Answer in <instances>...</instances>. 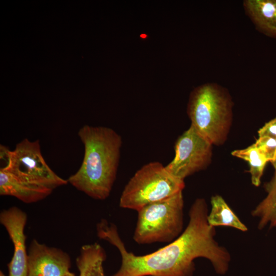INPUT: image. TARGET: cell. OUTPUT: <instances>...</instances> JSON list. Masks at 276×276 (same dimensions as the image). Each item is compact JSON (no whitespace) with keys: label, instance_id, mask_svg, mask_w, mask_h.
<instances>
[{"label":"cell","instance_id":"1","mask_svg":"<svg viewBox=\"0 0 276 276\" xmlns=\"http://www.w3.org/2000/svg\"><path fill=\"white\" fill-rule=\"evenodd\" d=\"M208 214L205 199H196L189 210L188 225L180 235L164 247L143 256L129 252L117 226L101 220L97 225L98 237L116 246L121 256V267L111 276H192L194 261L198 258L209 260L217 273L225 274L231 255L215 239V227L208 223Z\"/></svg>","mask_w":276,"mask_h":276},{"label":"cell","instance_id":"2","mask_svg":"<svg viewBox=\"0 0 276 276\" xmlns=\"http://www.w3.org/2000/svg\"><path fill=\"white\" fill-rule=\"evenodd\" d=\"M84 153L81 166L67 179L78 190L97 200L110 195L116 179L122 139L113 129L85 125L79 130Z\"/></svg>","mask_w":276,"mask_h":276},{"label":"cell","instance_id":"3","mask_svg":"<svg viewBox=\"0 0 276 276\" xmlns=\"http://www.w3.org/2000/svg\"><path fill=\"white\" fill-rule=\"evenodd\" d=\"M233 102L227 91L216 83L201 85L191 92L187 113L195 129L212 145L223 143L233 117Z\"/></svg>","mask_w":276,"mask_h":276},{"label":"cell","instance_id":"4","mask_svg":"<svg viewBox=\"0 0 276 276\" xmlns=\"http://www.w3.org/2000/svg\"><path fill=\"white\" fill-rule=\"evenodd\" d=\"M182 191L148 204L137 211L133 239L140 244L171 243L183 232Z\"/></svg>","mask_w":276,"mask_h":276},{"label":"cell","instance_id":"5","mask_svg":"<svg viewBox=\"0 0 276 276\" xmlns=\"http://www.w3.org/2000/svg\"><path fill=\"white\" fill-rule=\"evenodd\" d=\"M183 180L169 173L159 162L149 163L138 170L126 185L120 206L137 212L145 205L182 191Z\"/></svg>","mask_w":276,"mask_h":276},{"label":"cell","instance_id":"6","mask_svg":"<svg viewBox=\"0 0 276 276\" xmlns=\"http://www.w3.org/2000/svg\"><path fill=\"white\" fill-rule=\"evenodd\" d=\"M0 170L53 190L68 183L47 164L39 140L31 141L26 138L18 143L13 150H10L7 164Z\"/></svg>","mask_w":276,"mask_h":276},{"label":"cell","instance_id":"7","mask_svg":"<svg viewBox=\"0 0 276 276\" xmlns=\"http://www.w3.org/2000/svg\"><path fill=\"white\" fill-rule=\"evenodd\" d=\"M212 144L191 125L177 139L175 156L165 166L167 171L181 180L204 169L211 162Z\"/></svg>","mask_w":276,"mask_h":276},{"label":"cell","instance_id":"8","mask_svg":"<svg viewBox=\"0 0 276 276\" xmlns=\"http://www.w3.org/2000/svg\"><path fill=\"white\" fill-rule=\"evenodd\" d=\"M27 221L26 213L16 206L3 210L0 222L9 234L14 246V252L8 265L9 276H27L28 253L24 233Z\"/></svg>","mask_w":276,"mask_h":276},{"label":"cell","instance_id":"9","mask_svg":"<svg viewBox=\"0 0 276 276\" xmlns=\"http://www.w3.org/2000/svg\"><path fill=\"white\" fill-rule=\"evenodd\" d=\"M71 265L70 257L60 248L33 240L28 252L27 276H62Z\"/></svg>","mask_w":276,"mask_h":276},{"label":"cell","instance_id":"10","mask_svg":"<svg viewBox=\"0 0 276 276\" xmlns=\"http://www.w3.org/2000/svg\"><path fill=\"white\" fill-rule=\"evenodd\" d=\"M53 190L20 179L0 170V195L15 197L26 203L42 200L49 196Z\"/></svg>","mask_w":276,"mask_h":276},{"label":"cell","instance_id":"11","mask_svg":"<svg viewBox=\"0 0 276 276\" xmlns=\"http://www.w3.org/2000/svg\"><path fill=\"white\" fill-rule=\"evenodd\" d=\"M243 7L259 31L276 38V0H245Z\"/></svg>","mask_w":276,"mask_h":276},{"label":"cell","instance_id":"12","mask_svg":"<svg viewBox=\"0 0 276 276\" xmlns=\"http://www.w3.org/2000/svg\"><path fill=\"white\" fill-rule=\"evenodd\" d=\"M106 257L105 251L99 244L83 245L76 261L79 276H105L103 263Z\"/></svg>","mask_w":276,"mask_h":276},{"label":"cell","instance_id":"13","mask_svg":"<svg viewBox=\"0 0 276 276\" xmlns=\"http://www.w3.org/2000/svg\"><path fill=\"white\" fill-rule=\"evenodd\" d=\"M211 209L208 216L209 224L213 227H231L242 232H246L247 227L231 209L222 196L216 195L211 200Z\"/></svg>","mask_w":276,"mask_h":276},{"label":"cell","instance_id":"14","mask_svg":"<svg viewBox=\"0 0 276 276\" xmlns=\"http://www.w3.org/2000/svg\"><path fill=\"white\" fill-rule=\"evenodd\" d=\"M267 196L251 211V215L259 219L258 228L262 229L269 225L276 227V179L266 183Z\"/></svg>","mask_w":276,"mask_h":276},{"label":"cell","instance_id":"15","mask_svg":"<svg viewBox=\"0 0 276 276\" xmlns=\"http://www.w3.org/2000/svg\"><path fill=\"white\" fill-rule=\"evenodd\" d=\"M232 154L248 162L251 182L255 186L258 187L260 185L265 167L268 162L265 156L254 144L245 149L235 150Z\"/></svg>","mask_w":276,"mask_h":276},{"label":"cell","instance_id":"16","mask_svg":"<svg viewBox=\"0 0 276 276\" xmlns=\"http://www.w3.org/2000/svg\"><path fill=\"white\" fill-rule=\"evenodd\" d=\"M254 144L268 162L274 160L276 156V139L266 136H260Z\"/></svg>","mask_w":276,"mask_h":276},{"label":"cell","instance_id":"17","mask_svg":"<svg viewBox=\"0 0 276 276\" xmlns=\"http://www.w3.org/2000/svg\"><path fill=\"white\" fill-rule=\"evenodd\" d=\"M259 137L269 136L276 139V118L266 123L258 131Z\"/></svg>","mask_w":276,"mask_h":276},{"label":"cell","instance_id":"18","mask_svg":"<svg viewBox=\"0 0 276 276\" xmlns=\"http://www.w3.org/2000/svg\"><path fill=\"white\" fill-rule=\"evenodd\" d=\"M271 163L272 164L274 167V168L275 169V175H274V178L276 179V156L274 160L272 161Z\"/></svg>","mask_w":276,"mask_h":276},{"label":"cell","instance_id":"19","mask_svg":"<svg viewBox=\"0 0 276 276\" xmlns=\"http://www.w3.org/2000/svg\"><path fill=\"white\" fill-rule=\"evenodd\" d=\"M62 276H76L74 273L68 271Z\"/></svg>","mask_w":276,"mask_h":276},{"label":"cell","instance_id":"20","mask_svg":"<svg viewBox=\"0 0 276 276\" xmlns=\"http://www.w3.org/2000/svg\"><path fill=\"white\" fill-rule=\"evenodd\" d=\"M0 276H6L2 271H0Z\"/></svg>","mask_w":276,"mask_h":276},{"label":"cell","instance_id":"21","mask_svg":"<svg viewBox=\"0 0 276 276\" xmlns=\"http://www.w3.org/2000/svg\"><path fill=\"white\" fill-rule=\"evenodd\" d=\"M148 276H151V275H148Z\"/></svg>","mask_w":276,"mask_h":276}]
</instances>
